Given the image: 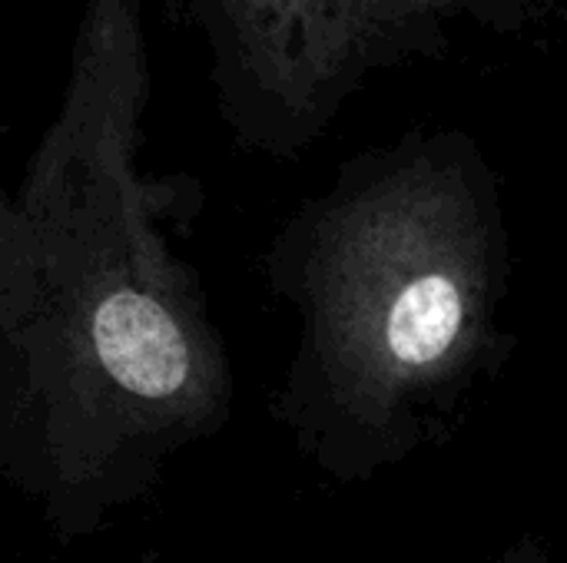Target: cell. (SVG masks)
Listing matches in <instances>:
<instances>
[{
	"label": "cell",
	"mask_w": 567,
	"mask_h": 563,
	"mask_svg": "<svg viewBox=\"0 0 567 563\" xmlns=\"http://www.w3.org/2000/svg\"><path fill=\"white\" fill-rule=\"evenodd\" d=\"M492 563H551V554L538 538H522V541L508 544Z\"/></svg>",
	"instance_id": "obj_3"
},
{
	"label": "cell",
	"mask_w": 567,
	"mask_h": 563,
	"mask_svg": "<svg viewBox=\"0 0 567 563\" xmlns=\"http://www.w3.org/2000/svg\"><path fill=\"white\" fill-rule=\"evenodd\" d=\"M243 143L292 153L339 103L372 33L369 0H183Z\"/></svg>",
	"instance_id": "obj_2"
},
{
	"label": "cell",
	"mask_w": 567,
	"mask_h": 563,
	"mask_svg": "<svg viewBox=\"0 0 567 563\" xmlns=\"http://www.w3.org/2000/svg\"><path fill=\"white\" fill-rule=\"evenodd\" d=\"M266 272L299 319L276 418L339 484L452 441L518 348L498 186L458 136L346 166L282 226Z\"/></svg>",
	"instance_id": "obj_1"
}]
</instances>
